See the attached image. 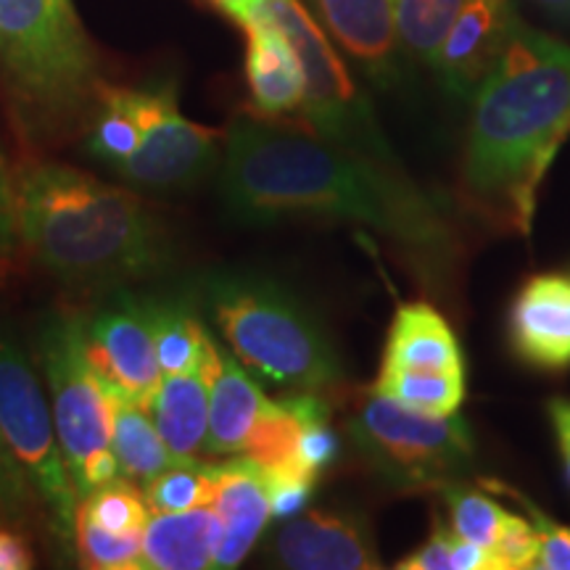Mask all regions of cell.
Here are the masks:
<instances>
[{
  "label": "cell",
  "instance_id": "1",
  "mask_svg": "<svg viewBox=\"0 0 570 570\" xmlns=\"http://www.w3.org/2000/svg\"><path fill=\"white\" fill-rule=\"evenodd\" d=\"M219 196L246 225L336 219L381 235L412 275L444 296L458 283L462 240L439 198L404 169L383 167L294 127L240 117L225 135Z\"/></svg>",
  "mask_w": 570,
  "mask_h": 570
},
{
  "label": "cell",
  "instance_id": "11",
  "mask_svg": "<svg viewBox=\"0 0 570 570\" xmlns=\"http://www.w3.org/2000/svg\"><path fill=\"white\" fill-rule=\"evenodd\" d=\"M88 352L92 365L119 396L151 410L164 373L156 360L146 302L125 294L92 317L88 323Z\"/></svg>",
  "mask_w": 570,
  "mask_h": 570
},
{
  "label": "cell",
  "instance_id": "28",
  "mask_svg": "<svg viewBox=\"0 0 570 570\" xmlns=\"http://www.w3.org/2000/svg\"><path fill=\"white\" fill-rule=\"evenodd\" d=\"M444 497L449 512V529L458 537L475 541L483 550H491L497 541V533L502 529L508 510L497 504L489 494L479 489H470L465 483H449L446 489L439 491Z\"/></svg>",
  "mask_w": 570,
  "mask_h": 570
},
{
  "label": "cell",
  "instance_id": "4",
  "mask_svg": "<svg viewBox=\"0 0 570 570\" xmlns=\"http://www.w3.org/2000/svg\"><path fill=\"white\" fill-rule=\"evenodd\" d=\"M0 77L30 146H56L90 127L101 75L69 0H0Z\"/></svg>",
  "mask_w": 570,
  "mask_h": 570
},
{
  "label": "cell",
  "instance_id": "16",
  "mask_svg": "<svg viewBox=\"0 0 570 570\" xmlns=\"http://www.w3.org/2000/svg\"><path fill=\"white\" fill-rule=\"evenodd\" d=\"M212 508L223 518V541L214 568L240 566L273 518L265 470L244 454L214 465Z\"/></svg>",
  "mask_w": 570,
  "mask_h": 570
},
{
  "label": "cell",
  "instance_id": "9",
  "mask_svg": "<svg viewBox=\"0 0 570 570\" xmlns=\"http://www.w3.org/2000/svg\"><path fill=\"white\" fill-rule=\"evenodd\" d=\"M0 436L46 508L61 552L69 554L80 497L30 356L6 331H0Z\"/></svg>",
  "mask_w": 570,
  "mask_h": 570
},
{
  "label": "cell",
  "instance_id": "31",
  "mask_svg": "<svg viewBox=\"0 0 570 570\" xmlns=\"http://www.w3.org/2000/svg\"><path fill=\"white\" fill-rule=\"evenodd\" d=\"M338 452H341V439L338 433L333 431L331 407H327V402L323 399V402L306 415L302 433H298V444H296L298 468H302L306 475H312V479H320V473H323L327 465L336 462Z\"/></svg>",
  "mask_w": 570,
  "mask_h": 570
},
{
  "label": "cell",
  "instance_id": "18",
  "mask_svg": "<svg viewBox=\"0 0 570 570\" xmlns=\"http://www.w3.org/2000/svg\"><path fill=\"white\" fill-rule=\"evenodd\" d=\"M219 346L209 344L206 360L188 373L164 375L151 402L156 431L175 462H194L204 454L209 431V391Z\"/></svg>",
  "mask_w": 570,
  "mask_h": 570
},
{
  "label": "cell",
  "instance_id": "7",
  "mask_svg": "<svg viewBox=\"0 0 570 570\" xmlns=\"http://www.w3.org/2000/svg\"><path fill=\"white\" fill-rule=\"evenodd\" d=\"M346 425L356 452L381 483L404 494L446 489L475 460L473 433L458 412L412 410L373 386L356 399Z\"/></svg>",
  "mask_w": 570,
  "mask_h": 570
},
{
  "label": "cell",
  "instance_id": "23",
  "mask_svg": "<svg viewBox=\"0 0 570 570\" xmlns=\"http://www.w3.org/2000/svg\"><path fill=\"white\" fill-rule=\"evenodd\" d=\"M156 346V360L164 375L188 373L206 360L212 336L202 320L185 302H151L146 298Z\"/></svg>",
  "mask_w": 570,
  "mask_h": 570
},
{
  "label": "cell",
  "instance_id": "35",
  "mask_svg": "<svg viewBox=\"0 0 570 570\" xmlns=\"http://www.w3.org/2000/svg\"><path fill=\"white\" fill-rule=\"evenodd\" d=\"M452 539H454V531L436 515V520H433L431 537L425 539V544H420L415 552H410L407 558L399 560L396 568L399 570H452V566H449Z\"/></svg>",
  "mask_w": 570,
  "mask_h": 570
},
{
  "label": "cell",
  "instance_id": "30",
  "mask_svg": "<svg viewBox=\"0 0 570 570\" xmlns=\"http://www.w3.org/2000/svg\"><path fill=\"white\" fill-rule=\"evenodd\" d=\"M483 489L497 491V494H510L523 508L525 515L531 518L533 529L539 537V558L537 568L541 570H570V529L552 520L544 510H539L529 497L520 494L502 481H483Z\"/></svg>",
  "mask_w": 570,
  "mask_h": 570
},
{
  "label": "cell",
  "instance_id": "33",
  "mask_svg": "<svg viewBox=\"0 0 570 570\" xmlns=\"http://www.w3.org/2000/svg\"><path fill=\"white\" fill-rule=\"evenodd\" d=\"M0 512L17 525H32L40 515V499L21 473L17 460L0 436Z\"/></svg>",
  "mask_w": 570,
  "mask_h": 570
},
{
  "label": "cell",
  "instance_id": "41",
  "mask_svg": "<svg viewBox=\"0 0 570 570\" xmlns=\"http://www.w3.org/2000/svg\"><path fill=\"white\" fill-rule=\"evenodd\" d=\"M533 3L552 13H570V0H533Z\"/></svg>",
  "mask_w": 570,
  "mask_h": 570
},
{
  "label": "cell",
  "instance_id": "37",
  "mask_svg": "<svg viewBox=\"0 0 570 570\" xmlns=\"http://www.w3.org/2000/svg\"><path fill=\"white\" fill-rule=\"evenodd\" d=\"M547 412H550V423L554 428V441H558L562 470H566V479L570 483V399H552L547 404Z\"/></svg>",
  "mask_w": 570,
  "mask_h": 570
},
{
  "label": "cell",
  "instance_id": "19",
  "mask_svg": "<svg viewBox=\"0 0 570 570\" xmlns=\"http://www.w3.org/2000/svg\"><path fill=\"white\" fill-rule=\"evenodd\" d=\"M273 399L265 396L259 383L246 373L235 356L219 348L209 391V431L204 454L235 458L244 454L254 425Z\"/></svg>",
  "mask_w": 570,
  "mask_h": 570
},
{
  "label": "cell",
  "instance_id": "2",
  "mask_svg": "<svg viewBox=\"0 0 570 570\" xmlns=\"http://www.w3.org/2000/svg\"><path fill=\"white\" fill-rule=\"evenodd\" d=\"M570 138V48L523 21L473 92L462 185L491 225L531 235L539 188Z\"/></svg>",
  "mask_w": 570,
  "mask_h": 570
},
{
  "label": "cell",
  "instance_id": "3",
  "mask_svg": "<svg viewBox=\"0 0 570 570\" xmlns=\"http://www.w3.org/2000/svg\"><path fill=\"white\" fill-rule=\"evenodd\" d=\"M17 177L21 254L77 288H104L169 267L161 219L119 185L56 161H32Z\"/></svg>",
  "mask_w": 570,
  "mask_h": 570
},
{
  "label": "cell",
  "instance_id": "5",
  "mask_svg": "<svg viewBox=\"0 0 570 570\" xmlns=\"http://www.w3.org/2000/svg\"><path fill=\"white\" fill-rule=\"evenodd\" d=\"M204 304L240 365L291 394H323L344 370L317 323L288 288L256 275L219 273L204 281Z\"/></svg>",
  "mask_w": 570,
  "mask_h": 570
},
{
  "label": "cell",
  "instance_id": "36",
  "mask_svg": "<svg viewBox=\"0 0 570 570\" xmlns=\"http://www.w3.org/2000/svg\"><path fill=\"white\" fill-rule=\"evenodd\" d=\"M269 510L273 518L291 520L302 515V510L309 504L312 494H315L317 481L315 479H302V475H288V479H275L269 481Z\"/></svg>",
  "mask_w": 570,
  "mask_h": 570
},
{
  "label": "cell",
  "instance_id": "26",
  "mask_svg": "<svg viewBox=\"0 0 570 570\" xmlns=\"http://www.w3.org/2000/svg\"><path fill=\"white\" fill-rule=\"evenodd\" d=\"M77 512L114 533H142L151 518V508L140 491L132 487L130 479L125 481L119 475L80 497Z\"/></svg>",
  "mask_w": 570,
  "mask_h": 570
},
{
  "label": "cell",
  "instance_id": "12",
  "mask_svg": "<svg viewBox=\"0 0 570 570\" xmlns=\"http://www.w3.org/2000/svg\"><path fill=\"white\" fill-rule=\"evenodd\" d=\"M267 560L294 570L381 568L367 520L341 510H315L288 520L267 541Z\"/></svg>",
  "mask_w": 570,
  "mask_h": 570
},
{
  "label": "cell",
  "instance_id": "39",
  "mask_svg": "<svg viewBox=\"0 0 570 570\" xmlns=\"http://www.w3.org/2000/svg\"><path fill=\"white\" fill-rule=\"evenodd\" d=\"M35 566V554L19 533L0 529V570H27Z\"/></svg>",
  "mask_w": 570,
  "mask_h": 570
},
{
  "label": "cell",
  "instance_id": "17",
  "mask_svg": "<svg viewBox=\"0 0 570 570\" xmlns=\"http://www.w3.org/2000/svg\"><path fill=\"white\" fill-rule=\"evenodd\" d=\"M244 30L246 82L248 92H252L254 111L267 119L302 114L304 71L291 40L262 11H256L246 21Z\"/></svg>",
  "mask_w": 570,
  "mask_h": 570
},
{
  "label": "cell",
  "instance_id": "14",
  "mask_svg": "<svg viewBox=\"0 0 570 570\" xmlns=\"http://www.w3.org/2000/svg\"><path fill=\"white\" fill-rule=\"evenodd\" d=\"M510 348L541 373L570 367V275H531L512 298Z\"/></svg>",
  "mask_w": 570,
  "mask_h": 570
},
{
  "label": "cell",
  "instance_id": "29",
  "mask_svg": "<svg viewBox=\"0 0 570 570\" xmlns=\"http://www.w3.org/2000/svg\"><path fill=\"white\" fill-rule=\"evenodd\" d=\"M75 547L85 568L142 570V533H114L82 512L75 518Z\"/></svg>",
  "mask_w": 570,
  "mask_h": 570
},
{
  "label": "cell",
  "instance_id": "8",
  "mask_svg": "<svg viewBox=\"0 0 570 570\" xmlns=\"http://www.w3.org/2000/svg\"><path fill=\"white\" fill-rule=\"evenodd\" d=\"M259 11L281 27L302 61V119L309 132L383 167L404 169L389 140L383 138L367 98L356 90L352 75L331 46V38L302 0H265Z\"/></svg>",
  "mask_w": 570,
  "mask_h": 570
},
{
  "label": "cell",
  "instance_id": "22",
  "mask_svg": "<svg viewBox=\"0 0 570 570\" xmlns=\"http://www.w3.org/2000/svg\"><path fill=\"white\" fill-rule=\"evenodd\" d=\"M111 449L117 458L119 470L130 481H151L175 465L173 454L164 444L148 407L130 402V399H117L114 404V431Z\"/></svg>",
  "mask_w": 570,
  "mask_h": 570
},
{
  "label": "cell",
  "instance_id": "25",
  "mask_svg": "<svg viewBox=\"0 0 570 570\" xmlns=\"http://www.w3.org/2000/svg\"><path fill=\"white\" fill-rule=\"evenodd\" d=\"M462 3L465 0H394L399 40L407 53L433 67L441 40Z\"/></svg>",
  "mask_w": 570,
  "mask_h": 570
},
{
  "label": "cell",
  "instance_id": "32",
  "mask_svg": "<svg viewBox=\"0 0 570 570\" xmlns=\"http://www.w3.org/2000/svg\"><path fill=\"white\" fill-rule=\"evenodd\" d=\"M491 562L494 570H529L537 568L539 558V537L529 515L520 518L508 512L502 529L497 533V541L491 544Z\"/></svg>",
  "mask_w": 570,
  "mask_h": 570
},
{
  "label": "cell",
  "instance_id": "13",
  "mask_svg": "<svg viewBox=\"0 0 570 570\" xmlns=\"http://www.w3.org/2000/svg\"><path fill=\"white\" fill-rule=\"evenodd\" d=\"M520 24L512 0H465L441 40L433 69L458 98H473Z\"/></svg>",
  "mask_w": 570,
  "mask_h": 570
},
{
  "label": "cell",
  "instance_id": "15",
  "mask_svg": "<svg viewBox=\"0 0 570 570\" xmlns=\"http://www.w3.org/2000/svg\"><path fill=\"white\" fill-rule=\"evenodd\" d=\"M327 38L338 42L375 82L399 80L394 0H302Z\"/></svg>",
  "mask_w": 570,
  "mask_h": 570
},
{
  "label": "cell",
  "instance_id": "40",
  "mask_svg": "<svg viewBox=\"0 0 570 570\" xmlns=\"http://www.w3.org/2000/svg\"><path fill=\"white\" fill-rule=\"evenodd\" d=\"M262 3H265V0H212V6H217L225 17L238 21L240 27H244L246 21L252 19L256 11H259Z\"/></svg>",
  "mask_w": 570,
  "mask_h": 570
},
{
  "label": "cell",
  "instance_id": "10",
  "mask_svg": "<svg viewBox=\"0 0 570 570\" xmlns=\"http://www.w3.org/2000/svg\"><path fill=\"white\" fill-rule=\"evenodd\" d=\"M117 92L140 132L135 154L114 169L122 180L151 190H185L219 167V132L183 117L173 85Z\"/></svg>",
  "mask_w": 570,
  "mask_h": 570
},
{
  "label": "cell",
  "instance_id": "20",
  "mask_svg": "<svg viewBox=\"0 0 570 570\" xmlns=\"http://www.w3.org/2000/svg\"><path fill=\"white\" fill-rule=\"evenodd\" d=\"M223 518L212 504L183 512H156L142 529V570L214 568Z\"/></svg>",
  "mask_w": 570,
  "mask_h": 570
},
{
  "label": "cell",
  "instance_id": "24",
  "mask_svg": "<svg viewBox=\"0 0 570 570\" xmlns=\"http://www.w3.org/2000/svg\"><path fill=\"white\" fill-rule=\"evenodd\" d=\"M373 389L433 415H454L468 396L465 370H381Z\"/></svg>",
  "mask_w": 570,
  "mask_h": 570
},
{
  "label": "cell",
  "instance_id": "38",
  "mask_svg": "<svg viewBox=\"0 0 570 570\" xmlns=\"http://www.w3.org/2000/svg\"><path fill=\"white\" fill-rule=\"evenodd\" d=\"M449 566L452 570H494L489 550H483L475 541H468L454 533L452 554H449Z\"/></svg>",
  "mask_w": 570,
  "mask_h": 570
},
{
  "label": "cell",
  "instance_id": "6",
  "mask_svg": "<svg viewBox=\"0 0 570 570\" xmlns=\"http://www.w3.org/2000/svg\"><path fill=\"white\" fill-rule=\"evenodd\" d=\"M38 354L51 394V412L77 497L117 479L111 449L114 404L119 394L98 373L88 352V323L59 312L42 323Z\"/></svg>",
  "mask_w": 570,
  "mask_h": 570
},
{
  "label": "cell",
  "instance_id": "34",
  "mask_svg": "<svg viewBox=\"0 0 570 570\" xmlns=\"http://www.w3.org/2000/svg\"><path fill=\"white\" fill-rule=\"evenodd\" d=\"M19 230H17V177L3 148H0V285L17 273L19 265Z\"/></svg>",
  "mask_w": 570,
  "mask_h": 570
},
{
  "label": "cell",
  "instance_id": "21",
  "mask_svg": "<svg viewBox=\"0 0 570 570\" xmlns=\"http://www.w3.org/2000/svg\"><path fill=\"white\" fill-rule=\"evenodd\" d=\"M381 370H465V356L436 306L412 302L391 320Z\"/></svg>",
  "mask_w": 570,
  "mask_h": 570
},
{
  "label": "cell",
  "instance_id": "27",
  "mask_svg": "<svg viewBox=\"0 0 570 570\" xmlns=\"http://www.w3.org/2000/svg\"><path fill=\"white\" fill-rule=\"evenodd\" d=\"M146 502L154 512H183L212 504L214 465L202 460L175 462L156 479L146 481Z\"/></svg>",
  "mask_w": 570,
  "mask_h": 570
}]
</instances>
